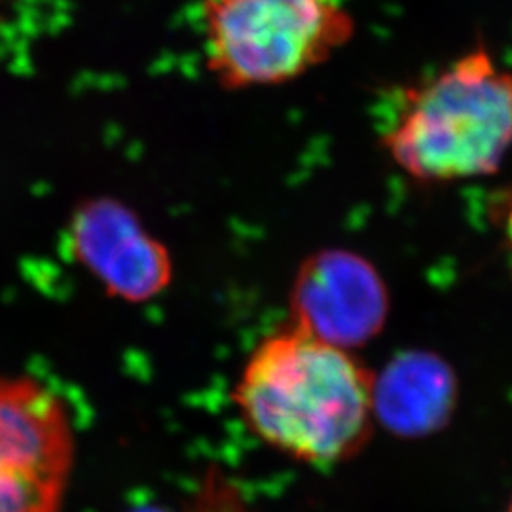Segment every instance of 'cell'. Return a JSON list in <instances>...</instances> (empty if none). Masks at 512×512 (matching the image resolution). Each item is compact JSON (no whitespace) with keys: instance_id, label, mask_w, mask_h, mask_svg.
Here are the masks:
<instances>
[{"instance_id":"obj_6","label":"cell","mask_w":512,"mask_h":512,"mask_svg":"<svg viewBox=\"0 0 512 512\" xmlns=\"http://www.w3.org/2000/svg\"><path fill=\"white\" fill-rule=\"evenodd\" d=\"M76 258L109 291L129 302H145L162 293L169 277V256L148 236L122 203L93 200L82 205L71 224Z\"/></svg>"},{"instance_id":"obj_1","label":"cell","mask_w":512,"mask_h":512,"mask_svg":"<svg viewBox=\"0 0 512 512\" xmlns=\"http://www.w3.org/2000/svg\"><path fill=\"white\" fill-rule=\"evenodd\" d=\"M234 401L258 439L313 465L359 452L376 416L374 378L365 366L293 323L249 355Z\"/></svg>"},{"instance_id":"obj_4","label":"cell","mask_w":512,"mask_h":512,"mask_svg":"<svg viewBox=\"0 0 512 512\" xmlns=\"http://www.w3.org/2000/svg\"><path fill=\"white\" fill-rule=\"evenodd\" d=\"M74 461L67 408L31 378H0V512H59Z\"/></svg>"},{"instance_id":"obj_8","label":"cell","mask_w":512,"mask_h":512,"mask_svg":"<svg viewBox=\"0 0 512 512\" xmlns=\"http://www.w3.org/2000/svg\"><path fill=\"white\" fill-rule=\"evenodd\" d=\"M505 512H512V499L509 501V507H507V511Z\"/></svg>"},{"instance_id":"obj_2","label":"cell","mask_w":512,"mask_h":512,"mask_svg":"<svg viewBox=\"0 0 512 512\" xmlns=\"http://www.w3.org/2000/svg\"><path fill=\"white\" fill-rule=\"evenodd\" d=\"M382 147L425 184L492 175L512 147V71L484 48L397 93Z\"/></svg>"},{"instance_id":"obj_3","label":"cell","mask_w":512,"mask_h":512,"mask_svg":"<svg viewBox=\"0 0 512 512\" xmlns=\"http://www.w3.org/2000/svg\"><path fill=\"white\" fill-rule=\"evenodd\" d=\"M203 52L228 90L291 82L353 37L342 0H200Z\"/></svg>"},{"instance_id":"obj_7","label":"cell","mask_w":512,"mask_h":512,"mask_svg":"<svg viewBox=\"0 0 512 512\" xmlns=\"http://www.w3.org/2000/svg\"><path fill=\"white\" fill-rule=\"evenodd\" d=\"M452 395V376L439 361L406 359L374 382V414L397 431L427 433L446 418Z\"/></svg>"},{"instance_id":"obj_9","label":"cell","mask_w":512,"mask_h":512,"mask_svg":"<svg viewBox=\"0 0 512 512\" xmlns=\"http://www.w3.org/2000/svg\"><path fill=\"white\" fill-rule=\"evenodd\" d=\"M4 2H6V0H0V6H2V4H4Z\"/></svg>"},{"instance_id":"obj_5","label":"cell","mask_w":512,"mask_h":512,"mask_svg":"<svg viewBox=\"0 0 512 512\" xmlns=\"http://www.w3.org/2000/svg\"><path fill=\"white\" fill-rule=\"evenodd\" d=\"M293 313V325L349 351L384 327L387 294L365 260L344 253L315 256L298 275Z\"/></svg>"}]
</instances>
